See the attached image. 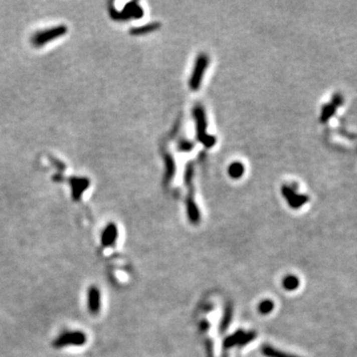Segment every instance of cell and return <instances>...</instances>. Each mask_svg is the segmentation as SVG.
Instances as JSON below:
<instances>
[{
    "instance_id": "9c48e42d",
    "label": "cell",
    "mask_w": 357,
    "mask_h": 357,
    "mask_svg": "<svg viewBox=\"0 0 357 357\" xmlns=\"http://www.w3.org/2000/svg\"><path fill=\"white\" fill-rule=\"evenodd\" d=\"M118 236V229L114 223H109L101 233V244L104 247L112 246Z\"/></svg>"
},
{
    "instance_id": "9a60e30c",
    "label": "cell",
    "mask_w": 357,
    "mask_h": 357,
    "mask_svg": "<svg viewBox=\"0 0 357 357\" xmlns=\"http://www.w3.org/2000/svg\"><path fill=\"white\" fill-rule=\"evenodd\" d=\"M263 353L267 357H298L285 353V352H282L280 350H276L275 348L270 347V346L263 348Z\"/></svg>"
},
{
    "instance_id": "5bb4252c",
    "label": "cell",
    "mask_w": 357,
    "mask_h": 357,
    "mask_svg": "<svg viewBox=\"0 0 357 357\" xmlns=\"http://www.w3.org/2000/svg\"><path fill=\"white\" fill-rule=\"evenodd\" d=\"M244 166L240 162L232 163L228 168V175L232 178H241L244 174Z\"/></svg>"
},
{
    "instance_id": "7c38bea8",
    "label": "cell",
    "mask_w": 357,
    "mask_h": 357,
    "mask_svg": "<svg viewBox=\"0 0 357 357\" xmlns=\"http://www.w3.org/2000/svg\"><path fill=\"white\" fill-rule=\"evenodd\" d=\"M336 109H337V107L331 102L323 105V107L321 109V113H320V122L321 123L327 122L335 114Z\"/></svg>"
},
{
    "instance_id": "52a82bcc",
    "label": "cell",
    "mask_w": 357,
    "mask_h": 357,
    "mask_svg": "<svg viewBox=\"0 0 357 357\" xmlns=\"http://www.w3.org/2000/svg\"><path fill=\"white\" fill-rule=\"evenodd\" d=\"M72 188V196L75 201H80L85 191L89 187V180L87 178L73 177L69 180Z\"/></svg>"
},
{
    "instance_id": "30bf717a",
    "label": "cell",
    "mask_w": 357,
    "mask_h": 357,
    "mask_svg": "<svg viewBox=\"0 0 357 357\" xmlns=\"http://www.w3.org/2000/svg\"><path fill=\"white\" fill-rule=\"evenodd\" d=\"M164 161H165V175H164V183L169 184L171 180L174 178L175 173H176V164L175 160L172 157L171 154L166 153L164 155Z\"/></svg>"
},
{
    "instance_id": "277c9868",
    "label": "cell",
    "mask_w": 357,
    "mask_h": 357,
    "mask_svg": "<svg viewBox=\"0 0 357 357\" xmlns=\"http://www.w3.org/2000/svg\"><path fill=\"white\" fill-rule=\"evenodd\" d=\"M109 13L110 17L116 21H124L128 20L130 18L135 19H140L144 11L143 9L138 5L137 2H129L124 6V9L122 12H118L112 5L109 6Z\"/></svg>"
},
{
    "instance_id": "2e32d148",
    "label": "cell",
    "mask_w": 357,
    "mask_h": 357,
    "mask_svg": "<svg viewBox=\"0 0 357 357\" xmlns=\"http://www.w3.org/2000/svg\"><path fill=\"white\" fill-rule=\"evenodd\" d=\"M273 308H274V304L271 300H264L259 304L258 311L262 314H267L269 312H272Z\"/></svg>"
},
{
    "instance_id": "6da1fadb",
    "label": "cell",
    "mask_w": 357,
    "mask_h": 357,
    "mask_svg": "<svg viewBox=\"0 0 357 357\" xmlns=\"http://www.w3.org/2000/svg\"><path fill=\"white\" fill-rule=\"evenodd\" d=\"M193 115L196 120V126H197V138L198 140L207 148L213 147L217 139L215 136L209 135L207 133V118H206V113L204 108L201 105H198L194 108Z\"/></svg>"
},
{
    "instance_id": "4fadbf2b",
    "label": "cell",
    "mask_w": 357,
    "mask_h": 357,
    "mask_svg": "<svg viewBox=\"0 0 357 357\" xmlns=\"http://www.w3.org/2000/svg\"><path fill=\"white\" fill-rule=\"evenodd\" d=\"M282 285H283V288L285 290L294 291V290L299 288L300 280L295 275H287L286 277H284V279L282 281Z\"/></svg>"
},
{
    "instance_id": "3957f363",
    "label": "cell",
    "mask_w": 357,
    "mask_h": 357,
    "mask_svg": "<svg viewBox=\"0 0 357 357\" xmlns=\"http://www.w3.org/2000/svg\"><path fill=\"white\" fill-rule=\"evenodd\" d=\"M68 29L65 25H59L57 27H52L50 29H46L42 31H38L34 36L31 38V43L34 47H42L47 43L52 42L67 33Z\"/></svg>"
},
{
    "instance_id": "8fae6325",
    "label": "cell",
    "mask_w": 357,
    "mask_h": 357,
    "mask_svg": "<svg viewBox=\"0 0 357 357\" xmlns=\"http://www.w3.org/2000/svg\"><path fill=\"white\" fill-rule=\"evenodd\" d=\"M159 28H160V23H149L147 25L131 29L130 30V34L135 35V36L145 35V34H148L150 32H153V31H155V30H157Z\"/></svg>"
},
{
    "instance_id": "ac0fdd59",
    "label": "cell",
    "mask_w": 357,
    "mask_h": 357,
    "mask_svg": "<svg viewBox=\"0 0 357 357\" xmlns=\"http://www.w3.org/2000/svg\"><path fill=\"white\" fill-rule=\"evenodd\" d=\"M330 102L333 103L336 107H339V106H341L343 104V97H342V95L336 93V94H334L332 96V99H331Z\"/></svg>"
},
{
    "instance_id": "8992f818",
    "label": "cell",
    "mask_w": 357,
    "mask_h": 357,
    "mask_svg": "<svg viewBox=\"0 0 357 357\" xmlns=\"http://www.w3.org/2000/svg\"><path fill=\"white\" fill-rule=\"evenodd\" d=\"M282 195L292 209H299L309 202V197L297 194L292 188L288 186H283Z\"/></svg>"
},
{
    "instance_id": "e0dca14e",
    "label": "cell",
    "mask_w": 357,
    "mask_h": 357,
    "mask_svg": "<svg viewBox=\"0 0 357 357\" xmlns=\"http://www.w3.org/2000/svg\"><path fill=\"white\" fill-rule=\"evenodd\" d=\"M194 143L191 141L183 140L178 144V150L180 152H191L194 149Z\"/></svg>"
},
{
    "instance_id": "5b68a950",
    "label": "cell",
    "mask_w": 357,
    "mask_h": 357,
    "mask_svg": "<svg viewBox=\"0 0 357 357\" xmlns=\"http://www.w3.org/2000/svg\"><path fill=\"white\" fill-rule=\"evenodd\" d=\"M209 66V58L205 54H201L196 61L192 77L190 79V89L192 90H198L201 87L203 77L206 69Z\"/></svg>"
},
{
    "instance_id": "ba28073f",
    "label": "cell",
    "mask_w": 357,
    "mask_h": 357,
    "mask_svg": "<svg viewBox=\"0 0 357 357\" xmlns=\"http://www.w3.org/2000/svg\"><path fill=\"white\" fill-rule=\"evenodd\" d=\"M88 307L91 314H97L101 308V296L98 288L92 286L88 291Z\"/></svg>"
},
{
    "instance_id": "7a4b0ae2",
    "label": "cell",
    "mask_w": 357,
    "mask_h": 357,
    "mask_svg": "<svg viewBox=\"0 0 357 357\" xmlns=\"http://www.w3.org/2000/svg\"><path fill=\"white\" fill-rule=\"evenodd\" d=\"M88 336L82 330H69L62 332L53 342L54 347L63 348L67 346H83L87 343Z\"/></svg>"
}]
</instances>
